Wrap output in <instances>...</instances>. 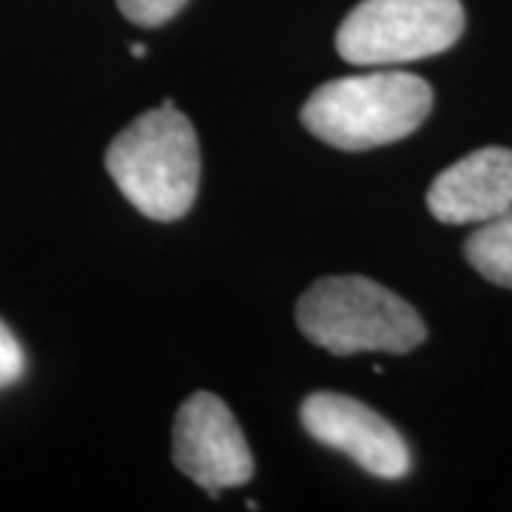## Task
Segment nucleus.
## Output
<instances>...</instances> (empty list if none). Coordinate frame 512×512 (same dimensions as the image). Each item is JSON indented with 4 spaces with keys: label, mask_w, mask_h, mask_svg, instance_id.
<instances>
[{
    "label": "nucleus",
    "mask_w": 512,
    "mask_h": 512,
    "mask_svg": "<svg viewBox=\"0 0 512 512\" xmlns=\"http://www.w3.org/2000/svg\"><path fill=\"white\" fill-rule=\"evenodd\" d=\"M111 180L143 217L174 222L191 211L200 191V143L183 111L163 100L140 114L106 151Z\"/></svg>",
    "instance_id": "nucleus-1"
},
{
    "label": "nucleus",
    "mask_w": 512,
    "mask_h": 512,
    "mask_svg": "<svg viewBox=\"0 0 512 512\" xmlns=\"http://www.w3.org/2000/svg\"><path fill=\"white\" fill-rule=\"evenodd\" d=\"M433 89L410 72H370L319 86L302 106V126L342 151H370L410 137L430 117Z\"/></svg>",
    "instance_id": "nucleus-2"
},
{
    "label": "nucleus",
    "mask_w": 512,
    "mask_h": 512,
    "mask_svg": "<svg viewBox=\"0 0 512 512\" xmlns=\"http://www.w3.org/2000/svg\"><path fill=\"white\" fill-rule=\"evenodd\" d=\"M296 325L333 356L367 350L410 353L427 339V325L402 296L367 276H325L302 293Z\"/></svg>",
    "instance_id": "nucleus-3"
},
{
    "label": "nucleus",
    "mask_w": 512,
    "mask_h": 512,
    "mask_svg": "<svg viewBox=\"0 0 512 512\" xmlns=\"http://www.w3.org/2000/svg\"><path fill=\"white\" fill-rule=\"evenodd\" d=\"M464 32L461 0H362L336 32L353 66H399L441 55Z\"/></svg>",
    "instance_id": "nucleus-4"
},
{
    "label": "nucleus",
    "mask_w": 512,
    "mask_h": 512,
    "mask_svg": "<svg viewBox=\"0 0 512 512\" xmlns=\"http://www.w3.org/2000/svg\"><path fill=\"white\" fill-rule=\"evenodd\" d=\"M174 464L208 495L242 487L254 476V456L231 407L200 390L177 410Z\"/></svg>",
    "instance_id": "nucleus-5"
},
{
    "label": "nucleus",
    "mask_w": 512,
    "mask_h": 512,
    "mask_svg": "<svg viewBox=\"0 0 512 512\" xmlns=\"http://www.w3.org/2000/svg\"><path fill=\"white\" fill-rule=\"evenodd\" d=\"M299 421L313 441L353 458L370 476L396 481L410 473V450L390 421L342 393H311Z\"/></svg>",
    "instance_id": "nucleus-6"
},
{
    "label": "nucleus",
    "mask_w": 512,
    "mask_h": 512,
    "mask_svg": "<svg viewBox=\"0 0 512 512\" xmlns=\"http://www.w3.org/2000/svg\"><path fill=\"white\" fill-rule=\"evenodd\" d=\"M427 208L444 225H481L510 211V148H478L441 171L427 191Z\"/></svg>",
    "instance_id": "nucleus-7"
},
{
    "label": "nucleus",
    "mask_w": 512,
    "mask_h": 512,
    "mask_svg": "<svg viewBox=\"0 0 512 512\" xmlns=\"http://www.w3.org/2000/svg\"><path fill=\"white\" fill-rule=\"evenodd\" d=\"M467 262L487 282L512 291V208L490 222H481L464 242Z\"/></svg>",
    "instance_id": "nucleus-8"
},
{
    "label": "nucleus",
    "mask_w": 512,
    "mask_h": 512,
    "mask_svg": "<svg viewBox=\"0 0 512 512\" xmlns=\"http://www.w3.org/2000/svg\"><path fill=\"white\" fill-rule=\"evenodd\" d=\"M185 3L188 0H117L120 12L128 20L137 26H146V29L163 26L171 18H177L185 9Z\"/></svg>",
    "instance_id": "nucleus-9"
},
{
    "label": "nucleus",
    "mask_w": 512,
    "mask_h": 512,
    "mask_svg": "<svg viewBox=\"0 0 512 512\" xmlns=\"http://www.w3.org/2000/svg\"><path fill=\"white\" fill-rule=\"evenodd\" d=\"M23 370H26L23 348H20V342L15 339V333L6 328L3 319H0V390L20 382Z\"/></svg>",
    "instance_id": "nucleus-10"
},
{
    "label": "nucleus",
    "mask_w": 512,
    "mask_h": 512,
    "mask_svg": "<svg viewBox=\"0 0 512 512\" xmlns=\"http://www.w3.org/2000/svg\"><path fill=\"white\" fill-rule=\"evenodd\" d=\"M131 55L137 57V60H143V57H146V46H143V43H134V46H131Z\"/></svg>",
    "instance_id": "nucleus-11"
}]
</instances>
